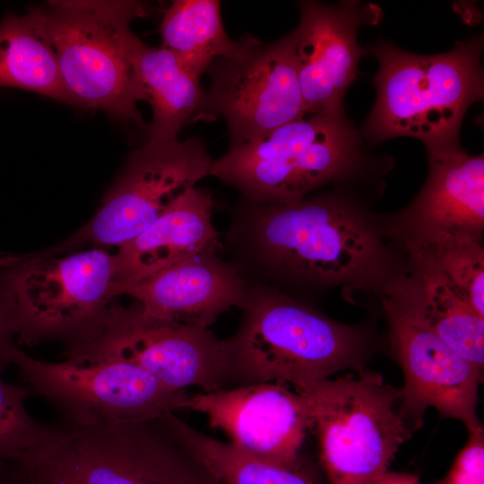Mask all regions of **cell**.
I'll list each match as a JSON object with an SVG mask.
<instances>
[{
	"label": "cell",
	"mask_w": 484,
	"mask_h": 484,
	"mask_svg": "<svg viewBox=\"0 0 484 484\" xmlns=\"http://www.w3.org/2000/svg\"><path fill=\"white\" fill-rule=\"evenodd\" d=\"M410 272L387 282L385 297L483 369L484 317L421 249L411 247Z\"/></svg>",
	"instance_id": "obj_18"
},
{
	"label": "cell",
	"mask_w": 484,
	"mask_h": 484,
	"mask_svg": "<svg viewBox=\"0 0 484 484\" xmlns=\"http://www.w3.org/2000/svg\"><path fill=\"white\" fill-rule=\"evenodd\" d=\"M7 361L19 368L31 393L43 397L73 426L154 420L184 410L188 397L125 361H43L16 345Z\"/></svg>",
	"instance_id": "obj_10"
},
{
	"label": "cell",
	"mask_w": 484,
	"mask_h": 484,
	"mask_svg": "<svg viewBox=\"0 0 484 484\" xmlns=\"http://www.w3.org/2000/svg\"><path fill=\"white\" fill-rule=\"evenodd\" d=\"M203 140H148L133 151L95 215L75 234L35 258L89 247H120L151 225L188 188L210 176Z\"/></svg>",
	"instance_id": "obj_9"
},
{
	"label": "cell",
	"mask_w": 484,
	"mask_h": 484,
	"mask_svg": "<svg viewBox=\"0 0 484 484\" xmlns=\"http://www.w3.org/2000/svg\"><path fill=\"white\" fill-rule=\"evenodd\" d=\"M298 6L300 21L293 30L305 113L341 112L345 91L367 54L358 43L359 28L377 22L381 11L359 1H300Z\"/></svg>",
	"instance_id": "obj_14"
},
{
	"label": "cell",
	"mask_w": 484,
	"mask_h": 484,
	"mask_svg": "<svg viewBox=\"0 0 484 484\" xmlns=\"http://www.w3.org/2000/svg\"><path fill=\"white\" fill-rule=\"evenodd\" d=\"M446 475L432 484H484V433L482 426L469 432Z\"/></svg>",
	"instance_id": "obj_25"
},
{
	"label": "cell",
	"mask_w": 484,
	"mask_h": 484,
	"mask_svg": "<svg viewBox=\"0 0 484 484\" xmlns=\"http://www.w3.org/2000/svg\"><path fill=\"white\" fill-rule=\"evenodd\" d=\"M162 48L202 76L218 57L229 56L239 47L223 26L218 0H175L160 23Z\"/></svg>",
	"instance_id": "obj_22"
},
{
	"label": "cell",
	"mask_w": 484,
	"mask_h": 484,
	"mask_svg": "<svg viewBox=\"0 0 484 484\" xmlns=\"http://www.w3.org/2000/svg\"><path fill=\"white\" fill-rule=\"evenodd\" d=\"M296 391L307 400L329 484H370L414 429L399 391L375 372L360 369Z\"/></svg>",
	"instance_id": "obj_6"
},
{
	"label": "cell",
	"mask_w": 484,
	"mask_h": 484,
	"mask_svg": "<svg viewBox=\"0 0 484 484\" xmlns=\"http://www.w3.org/2000/svg\"><path fill=\"white\" fill-rule=\"evenodd\" d=\"M0 266V280L17 312L18 341L23 345L63 340L68 346L82 340L117 297L114 254L103 247L43 258L4 255Z\"/></svg>",
	"instance_id": "obj_7"
},
{
	"label": "cell",
	"mask_w": 484,
	"mask_h": 484,
	"mask_svg": "<svg viewBox=\"0 0 484 484\" xmlns=\"http://www.w3.org/2000/svg\"><path fill=\"white\" fill-rule=\"evenodd\" d=\"M4 367L0 362V371ZM30 393L28 387L0 377V460L34 447L56 427L38 421L28 412L25 402Z\"/></svg>",
	"instance_id": "obj_24"
},
{
	"label": "cell",
	"mask_w": 484,
	"mask_h": 484,
	"mask_svg": "<svg viewBox=\"0 0 484 484\" xmlns=\"http://www.w3.org/2000/svg\"><path fill=\"white\" fill-rule=\"evenodd\" d=\"M239 326L228 339L230 379L238 386L290 383L294 389L360 369L361 332L330 319L285 291L250 281Z\"/></svg>",
	"instance_id": "obj_2"
},
{
	"label": "cell",
	"mask_w": 484,
	"mask_h": 484,
	"mask_svg": "<svg viewBox=\"0 0 484 484\" xmlns=\"http://www.w3.org/2000/svg\"><path fill=\"white\" fill-rule=\"evenodd\" d=\"M127 52L140 101L150 104V141L177 139L182 127L199 113L204 91L200 78L172 51L144 44L133 31Z\"/></svg>",
	"instance_id": "obj_19"
},
{
	"label": "cell",
	"mask_w": 484,
	"mask_h": 484,
	"mask_svg": "<svg viewBox=\"0 0 484 484\" xmlns=\"http://www.w3.org/2000/svg\"><path fill=\"white\" fill-rule=\"evenodd\" d=\"M205 415L238 452L272 464L301 463L299 450L312 427L307 400L282 383H260L188 395L184 410Z\"/></svg>",
	"instance_id": "obj_13"
},
{
	"label": "cell",
	"mask_w": 484,
	"mask_h": 484,
	"mask_svg": "<svg viewBox=\"0 0 484 484\" xmlns=\"http://www.w3.org/2000/svg\"><path fill=\"white\" fill-rule=\"evenodd\" d=\"M429 173L415 200L393 220L391 232L406 247L444 232L481 234L484 224V157L454 142L428 148Z\"/></svg>",
	"instance_id": "obj_16"
},
{
	"label": "cell",
	"mask_w": 484,
	"mask_h": 484,
	"mask_svg": "<svg viewBox=\"0 0 484 484\" xmlns=\"http://www.w3.org/2000/svg\"><path fill=\"white\" fill-rule=\"evenodd\" d=\"M482 48V34L430 56L385 40L366 48L378 71L376 102L360 134L373 143L414 137L427 149L458 142L468 108L483 99Z\"/></svg>",
	"instance_id": "obj_3"
},
{
	"label": "cell",
	"mask_w": 484,
	"mask_h": 484,
	"mask_svg": "<svg viewBox=\"0 0 484 484\" xmlns=\"http://www.w3.org/2000/svg\"><path fill=\"white\" fill-rule=\"evenodd\" d=\"M0 484H18L5 460H0Z\"/></svg>",
	"instance_id": "obj_28"
},
{
	"label": "cell",
	"mask_w": 484,
	"mask_h": 484,
	"mask_svg": "<svg viewBox=\"0 0 484 484\" xmlns=\"http://www.w3.org/2000/svg\"><path fill=\"white\" fill-rule=\"evenodd\" d=\"M213 207L212 192L188 188L145 230L118 247L115 293L186 258L222 248L212 222Z\"/></svg>",
	"instance_id": "obj_17"
},
{
	"label": "cell",
	"mask_w": 484,
	"mask_h": 484,
	"mask_svg": "<svg viewBox=\"0 0 484 484\" xmlns=\"http://www.w3.org/2000/svg\"><path fill=\"white\" fill-rule=\"evenodd\" d=\"M250 281L214 251L197 254L143 280L119 287L150 319L209 328L244 304Z\"/></svg>",
	"instance_id": "obj_15"
},
{
	"label": "cell",
	"mask_w": 484,
	"mask_h": 484,
	"mask_svg": "<svg viewBox=\"0 0 484 484\" xmlns=\"http://www.w3.org/2000/svg\"><path fill=\"white\" fill-rule=\"evenodd\" d=\"M391 349L404 376L399 391L401 409L415 428L425 411L462 422L471 432L481 426L477 417L483 369L472 365L436 333L382 297Z\"/></svg>",
	"instance_id": "obj_12"
},
{
	"label": "cell",
	"mask_w": 484,
	"mask_h": 484,
	"mask_svg": "<svg viewBox=\"0 0 484 484\" xmlns=\"http://www.w3.org/2000/svg\"><path fill=\"white\" fill-rule=\"evenodd\" d=\"M162 419L215 484H318L302 463L264 462L243 454L230 443L197 430L175 412L166 413Z\"/></svg>",
	"instance_id": "obj_21"
},
{
	"label": "cell",
	"mask_w": 484,
	"mask_h": 484,
	"mask_svg": "<svg viewBox=\"0 0 484 484\" xmlns=\"http://www.w3.org/2000/svg\"><path fill=\"white\" fill-rule=\"evenodd\" d=\"M238 50L216 58L204 73L211 84L196 117H221L230 146L249 142L306 117L292 30L271 43L249 33Z\"/></svg>",
	"instance_id": "obj_11"
},
{
	"label": "cell",
	"mask_w": 484,
	"mask_h": 484,
	"mask_svg": "<svg viewBox=\"0 0 484 484\" xmlns=\"http://www.w3.org/2000/svg\"><path fill=\"white\" fill-rule=\"evenodd\" d=\"M361 134L343 111L316 114L229 147L210 176L253 203H292L332 182L358 176Z\"/></svg>",
	"instance_id": "obj_4"
},
{
	"label": "cell",
	"mask_w": 484,
	"mask_h": 484,
	"mask_svg": "<svg viewBox=\"0 0 484 484\" xmlns=\"http://www.w3.org/2000/svg\"><path fill=\"white\" fill-rule=\"evenodd\" d=\"M64 355L75 362H129L173 390L213 392L230 380L228 340L209 328L147 318L135 303L110 305L94 331L67 346Z\"/></svg>",
	"instance_id": "obj_8"
},
{
	"label": "cell",
	"mask_w": 484,
	"mask_h": 484,
	"mask_svg": "<svg viewBox=\"0 0 484 484\" xmlns=\"http://www.w3.org/2000/svg\"><path fill=\"white\" fill-rule=\"evenodd\" d=\"M480 236L469 231L444 232L407 248L424 251L484 317V249Z\"/></svg>",
	"instance_id": "obj_23"
},
{
	"label": "cell",
	"mask_w": 484,
	"mask_h": 484,
	"mask_svg": "<svg viewBox=\"0 0 484 484\" xmlns=\"http://www.w3.org/2000/svg\"><path fill=\"white\" fill-rule=\"evenodd\" d=\"M226 242L250 281L278 289L378 284L389 272L380 226L337 192L292 203L241 198Z\"/></svg>",
	"instance_id": "obj_1"
},
{
	"label": "cell",
	"mask_w": 484,
	"mask_h": 484,
	"mask_svg": "<svg viewBox=\"0 0 484 484\" xmlns=\"http://www.w3.org/2000/svg\"><path fill=\"white\" fill-rule=\"evenodd\" d=\"M370 484H421L419 478L407 472L385 471Z\"/></svg>",
	"instance_id": "obj_27"
},
{
	"label": "cell",
	"mask_w": 484,
	"mask_h": 484,
	"mask_svg": "<svg viewBox=\"0 0 484 484\" xmlns=\"http://www.w3.org/2000/svg\"><path fill=\"white\" fill-rule=\"evenodd\" d=\"M19 331L13 299L0 280V361L7 365V355L15 344L13 338Z\"/></svg>",
	"instance_id": "obj_26"
},
{
	"label": "cell",
	"mask_w": 484,
	"mask_h": 484,
	"mask_svg": "<svg viewBox=\"0 0 484 484\" xmlns=\"http://www.w3.org/2000/svg\"><path fill=\"white\" fill-rule=\"evenodd\" d=\"M36 8L72 105L141 125L127 39L131 22L147 8L117 0H55Z\"/></svg>",
	"instance_id": "obj_5"
},
{
	"label": "cell",
	"mask_w": 484,
	"mask_h": 484,
	"mask_svg": "<svg viewBox=\"0 0 484 484\" xmlns=\"http://www.w3.org/2000/svg\"><path fill=\"white\" fill-rule=\"evenodd\" d=\"M0 87L29 91L72 105L36 6L23 15L9 14L0 22Z\"/></svg>",
	"instance_id": "obj_20"
}]
</instances>
